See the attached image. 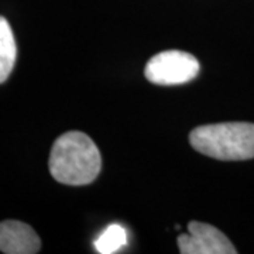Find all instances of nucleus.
<instances>
[{
  "label": "nucleus",
  "mask_w": 254,
  "mask_h": 254,
  "mask_svg": "<svg viewBox=\"0 0 254 254\" xmlns=\"http://www.w3.org/2000/svg\"><path fill=\"white\" fill-rule=\"evenodd\" d=\"M48 167L55 181L86 185L99 175L102 157L91 137L82 131H68L54 141Z\"/></svg>",
  "instance_id": "nucleus-1"
},
{
  "label": "nucleus",
  "mask_w": 254,
  "mask_h": 254,
  "mask_svg": "<svg viewBox=\"0 0 254 254\" xmlns=\"http://www.w3.org/2000/svg\"><path fill=\"white\" fill-rule=\"evenodd\" d=\"M190 145L200 154L222 161L254 158V123L232 122L205 125L193 128Z\"/></svg>",
  "instance_id": "nucleus-2"
},
{
  "label": "nucleus",
  "mask_w": 254,
  "mask_h": 254,
  "mask_svg": "<svg viewBox=\"0 0 254 254\" xmlns=\"http://www.w3.org/2000/svg\"><path fill=\"white\" fill-rule=\"evenodd\" d=\"M144 73L145 78L155 85H181L196 78L199 63L190 53L170 50L154 55L145 65Z\"/></svg>",
  "instance_id": "nucleus-3"
},
{
  "label": "nucleus",
  "mask_w": 254,
  "mask_h": 254,
  "mask_svg": "<svg viewBox=\"0 0 254 254\" xmlns=\"http://www.w3.org/2000/svg\"><path fill=\"white\" fill-rule=\"evenodd\" d=\"M178 249L182 254H236L237 250L225 233L212 225L190 222L188 233L178 237Z\"/></svg>",
  "instance_id": "nucleus-4"
},
{
  "label": "nucleus",
  "mask_w": 254,
  "mask_h": 254,
  "mask_svg": "<svg viewBox=\"0 0 254 254\" xmlns=\"http://www.w3.org/2000/svg\"><path fill=\"white\" fill-rule=\"evenodd\" d=\"M41 240L34 229L20 220L0 222V252L6 254H36Z\"/></svg>",
  "instance_id": "nucleus-5"
},
{
  "label": "nucleus",
  "mask_w": 254,
  "mask_h": 254,
  "mask_svg": "<svg viewBox=\"0 0 254 254\" xmlns=\"http://www.w3.org/2000/svg\"><path fill=\"white\" fill-rule=\"evenodd\" d=\"M17 47L9 21L0 16V83L6 82L14 68Z\"/></svg>",
  "instance_id": "nucleus-6"
},
{
  "label": "nucleus",
  "mask_w": 254,
  "mask_h": 254,
  "mask_svg": "<svg viewBox=\"0 0 254 254\" xmlns=\"http://www.w3.org/2000/svg\"><path fill=\"white\" fill-rule=\"evenodd\" d=\"M127 245H128L127 230L118 223L109 225L93 243L96 252L100 254L118 253L120 249H123Z\"/></svg>",
  "instance_id": "nucleus-7"
}]
</instances>
